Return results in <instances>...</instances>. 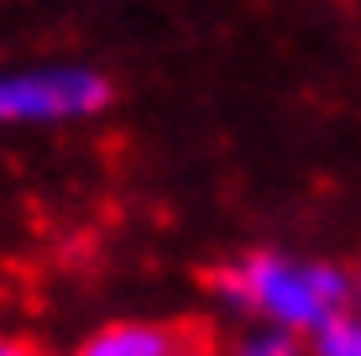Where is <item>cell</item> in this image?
I'll return each instance as SVG.
<instances>
[{
    "instance_id": "obj_3",
    "label": "cell",
    "mask_w": 361,
    "mask_h": 356,
    "mask_svg": "<svg viewBox=\"0 0 361 356\" xmlns=\"http://www.w3.org/2000/svg\"><path fill=\"white\" fill-rule=\"evenodd\" d=\"M73 356H215V336L199 320H152V325H110L84 340Z\"/></svg>"
},
{
    "instance_id": "obj_5",
    "label": "cell",
    "mask_w": 361,
    "mask_h": 356,
    "mask_svg": "<svg viewBox=\"0 0 361 356\" xmlns=\"http://www.w3.org/2000/svg\"><path fill=\"white\" fill-rule=\"evenodd\" d=\"M235 356H304V346H298L288 325H278V330H262V336H246L235 346Z\"/></svg>"
},
{
    "instance_id": "obj_7",
    "label": "cell",
    "mask_w": 361,
    "mask_h": 356,
    "mask_svg": "<svg viewBox=\"0 0 361 356\" xmlns=\"http://www.w3.org/2000/svg\"><path fill=\"white\" fill-rule=\"evenodd\" d=\"M356 299H361V273H356Z\"/></svg>"
},
{
    "instance_id": "obj_6",
    "label": "cell",
    "mask_w": 361,
    "mask_h": 356,
    "mask_svg": "<svg viewBox=\"0 0 361 356\" xmlns=\"http://www.w3.org/2000/svg\"><path fill=\"white\" fill-rule=\"evenodd\" d=\"M0 356H42L32 340H0Z\"/></svg>"
},
{
    "instance_id": "obj_1",
    "label": "cell",
    "mask_w": 361,
    "mask_h": 356,
    "mask_svg": "<svg viewBox=\"0 0 361 356\" xmlns=\"http://www.w3.org/2000/svg\"><path fill=\"white\" fill-rule=\"evenodd\" d=\"M209 283L231 293L235 304H252L267 320L288 330H319L345 304V278L319 262H283V257H241L235 267L209 273Z\"/></svg>"
},
{
    "instance_id": "obj_4",
    "label": "cell",
    "mask_w": 361,
    "mask_h": 356,
    "mask_svg": "<svg viewBox=\"0 0 361 356\" xmlns=\"http://www.w3.org/2000/svg\"><path fill=\"white\" fill-rule=\"evenodd\" d=\"M314 336V356H361V320L351 314H330L319 330H309Z\"/></svg>"
},
{
    "instance_id": "obj_2",
    "label": "cell",
    "mask_w": 361,
    "mask_h": 356,
    "mask_svg": "<svg viewBox=\"0 0 361 356\" xmlns=\"http://www.w3.org/2000/svg\"><path fill=\"white\" fill-rule=\"evenodd\" d=\"M110 100V84L99 73H21L0 79V121H63V116H90Z\"/></svg>"
}]
</instances>
